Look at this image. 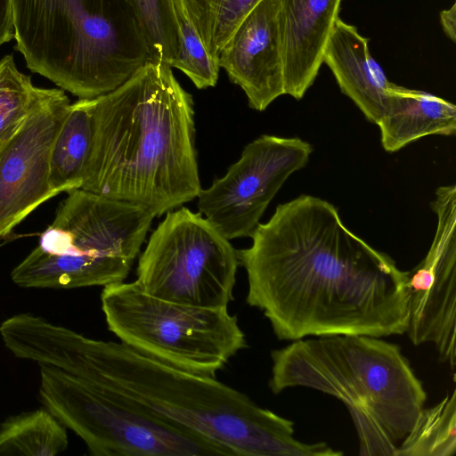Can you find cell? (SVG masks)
<instances>
[{"label": "cell", "mask_w": 456, "mask_h": 456, "mask_svg": "<svg viewBox=\"0 0 456 456\" xmlns=\"http://www.w3.org/2000/svg\"><path fill=\"white\" fill-rule=\"evenodd\" d=\"M250 237L237 251L246 301L279 339L406 332L408 272L347 228L329 201L300 195L280 204Z\"/></svg>", "instance_id": "1"}, {"label": "cell", "mask_w": 456, "mask_h": 456, "mask_svg": "<svg viewBox=\"0 0 456 456\" xmlns=\"http://www.w3.org/2000/svg\"><path fill=\"white\" fill-rule=\"evenodd\" d=\"M15 357L81 379L167 423L196 433L228 455L322 456L324 442L295 437L294 423L246 394L137 351L91 338L32 314L12 337Z\"/></svg>", "instance_id": "2"}, {"label": "cell", "mask_w": 456, "mask_h": 456, "mask_svg": "<svg viewBox=\"0 0 456 456\" xmlns=\"http://www.w3.org/2000/svg\"><path fill=\"white\" fill-rule=\"evenodd\" d=\"M94 103L80 189L142 206L155 217L198 197L193 100L169 65L147 61Z\"/></svg>", "instance_id": "3"}, {"label": "cell", "mask_w": 456, "mask_h": 456, "mask_svg": "<svg viewBox=\"0 0 456 456\" xmlns=\"http://www.w3.org/2000/svg\"><path fill=\"white\" fill-rule=\"evenodd\" d=\"M269 387H302L340 400L354 423L361 455L395 456L427 399L401 348L380 338L331 335L271 352Z\"/></svg>", "instance_id": "4"}, {"label": "cell", "mask_w": 456, "mask_h": 456, "mask_svg": "<svg viewBox=\"0 0 456 456\" xmlns=\"http://www.w3.org/2000/svg\"><path fill=\"white\" fill-rule=\"evenodd\" d=\"M27 67L79 99L107 94L152 61L126 0H12Z\"/></svg>", "instance_id": "5"}, {"label": "cell", "mask_w": 456, "mask_h": 456, "mask_svg": "<svg viewBox=\"0 0 456 456\" xmlns=\"http://www.w3.org/2000/svg\"><path fill=\"white\" fill-rule=\"evenodd\" d=\"M11 279L21 288L75 289L124 281L155 216L148 208L75 190Z\"/></svg>", "instance_id": "6"}, {"label": "cell", "mask_w": 456, "mask_h": 456, "mask_svg": "<svg viewBox=\"0 0 456 456\" xmlns=\"http://www.w3.org/2000/svg\"><path fill=\"white\" fill-rule=\"evenodd\" d=\"M107 327L120 342L178 368L216 377L247 347L227 306L200 307L155 297L137 282L113 283L101 293Z\"/></svg>", "instance_id": "7"}, {"label": "cell", "mask_w": 456, "mask_h": 456, "mask_svg": "<svg viewBox=\"0 0 456 456\" xmlns=\"http://www.w3.org/2000/svg\"><path fill=\"white\" fill-rule=\"evenodd\" d=\"M40 367L45 408L94 456H217L226 452L190 430L151 416L106 391L48 365Z\"/></svg>", "instance_id": "8"}, {"label": "cell", "mask_w": 456, "mask_h": 456, "mask_svg": "<svg viewBox=\"0 0 456 456\" xmlns=\"http://www.w3.org/2000/svg\"><path fill=\"white\" fill-rule=\"evenodd\" d=\"M237 251L200 212H167L141 254L135 281L151 296L200 307L233 300Z\"/></svg>", "instance_id": "9"}, {"label": "cell", "mask_w": 456, "mask_h": 456, "mask_svg": "<svg viewBox=\"0 0 456 456\" xmlns=\"http://www.w3.org/2000/svg\"><path fill=\"white\" fill-rule=\"evenodd\" d=\"M312 152V145L297 137L259 136L223 177L200 190V213L229 240L250 237L281 187Z\"/></svg>", "instance_id": "10"}, {"label": "cell", "mask_w": 456, "mask_h": 456, "mask_svg": "<svg viewBox=\"0 0 456 456\" xmlns=\"http://www.w3.org/2000/svg\"><path fill=\"white\" fill-rule=\"evenodd\" d=\"M437 219L424 259L408 272L406 334L415 346L432 344L440 359L456 365V186H440L431 203Z\"/></svg>", "instance_id": "11"}, {"label": "cell", "mask_w": 456, "mask_h": 456, "mask_svg": "<svg viewBox=\"0 0 456 456\" xmlns=\"http://www.w3.org/2000/svg\"><path fill=\"white\" fill-rule=\"evenodd\" d=\"M69 106L62 89L41 88L20 129L0 149V238L57 196L50 184V157Z\"/></svg>", "instance_id": "12"}, {"label": "cell", "mask_w": 456, "mask_h": 456, "mask_svg": "<svg viewBox=\"0 0 456 456\" xmlns=\"http://www.w3.org/2000/svg\"><path fill=\"white\" fill-rule=\"evenodd\" d=\"M279 1L261 0L221 50L218 61L247 96L248 106L265 110L285 94Z\"/></svg>", "instance_id": "13"}, {"label": "cell", "mask_w": 456, "mask_h": 456, "mask_svg": "<svg viewBox=\"0 0 456 456\" xmlns=\"http://www.w3.org/2000/svg\"><path fill=\"white\" fill-rule=\"evenodd\" d=\"M285 94L303 98L323 63L342 0H278Z\"/></svg>", "instance_id": "14"}, {"label": "cell", "mask_w": 456, "mask_h": 456, "mask_svg": "<svg viewBox=\"0 0 456 456\" xmlns=\"http://www.w3.org/2000/svg\"><path fill=\"white\" fill-rule=\"evenodd\" d=\"M341 92L365 118L377 125L387 103L392 85L372 57L369 39L357 28L338 18L323 54Z\"/></svg>", "instance_id": "15"}, {"label": "cell", "mask_w": 456, "mask_h": 456, "mask_svg": "<svg viewBox=\"0 0 456 456\" xmlns=\"http://www.w3.org/2000/svg\"><path fill=\"white\" fill-rule=\"evenodd\" d=\"M377 125L385 151L395 152L424 136L456 132V107L430 93L392 83Z\"/></svg>", "instance_id": "16"}, {"label": "cell", "mask_w": 456, "mask_h": 456, "mask_svg": "<svg viewBox=\"0 0 456 456\" xmlns=\"http://www.w3.org/2000/svg\"><path fill=\"white\" fill-rule=\"evenodd\" d=\"M94 98L70 103L53 144L50 184L58 195L80 189L94 131Z\"/></svg>", "instance_id": "17"}, {"label": "cell", "mask_w": 456, "mask_h": 456, "mask_svg": "<svg viewBox=\"0 0 456 456\" xmlns=\"http://www.w3.org/2000/svg\"><path fill=\"white\" fill-rule=\"evenodd\" d=\"M68 444L66 427L46 408L12 415L0 424V456H54Z\"/></svg>", "instance_id": "18"}, {"label": "cell", "mask_w": 456, "mask_h": 456, "mask_svg": "<svg viewBox=\"0 0 456 456\" xmlns=\"http://www.w3.org/2000/svg\"><path fill=\"white\" fill-rule=\"evenodd\" d=\"M456 392L423 408L395 456H453L456 452Z\"/></svg>", "instance_id": "19"}, {"label": "cell", "mask_w": 456, "mask_h": 456, "mask_svg": "<svg viewBox=\"0 0 456 456\" xmlns=\"http://www.w3.org/2000/svg\"><path fill=\"white\" fill-rule=\"evenodd\" d=\"M211 55L219 53L236 28L261 0H183Z\"/></svg>", "instance_id": "20"}, {"label": "cell", "mask_w": 456, "mask_h": 456, "mask_svg": "<svg viewBox=\"0 0 456 456\" xmlns=\"http://www.w3.org/2000/svg\"><path fill=\"white\" fill-rule=\"evenodd\" d=\"M146 40L152 61L171 67L180 48L174 0H126Z\"/></svg>", "instance_id": "21"}, {"label": "cell", "mask_w": 456, "mask_h": 456, "mask_svg": "<svg viewBox=\"0 0 456 456\" xmlns=\"http://www.w3.org/2000/svg\"><path fill=\"white\" fill-rule=\"evenodd\" d=\"M40 91L18 70L12 55L0 60V149L20 129Z\"/></svg>", "instance_id": "22"}, {"label": "cell", "mask_w": 456, "mask_h": 456, "mask_svg": "<svg viewBox=\"0 0 456 456\" xmlns=\"http://www.w3.org/2000/svg\"><path fill=\"white\" fill-rule=\"evenodd\" d=\"M174 4L180 33V48L171 68L183 72L198 89L215 86L220 69L218 59L206 48L183 1L174 0Z\"/></svg>", "instance_id": "23"}, {"label": "cell", "mask_w": 456, "mask_h": 456, "mask_svg": "<svg viewBox=\"0 0 456 456\" xmlns=\"http://www.w3.org/2000/svg\"><path fill=\"white\" fill-rule=\"evenodd\" d=\"M14 37V12L12 0H0V45Z\"/></svg>", "instance_id": "24"}, {"label": "cell", "mask_w": 456, "mask_h": 456, "mask_svg": "<svg viewBox=\"0 0 456 456\" xmlns=\"http://www.w3.org/2000/svg\"><path fill=\"white\" fill-rule=\"evenodd\" d=\"M439 18L444 34L454 43L456 40V4H453L449 9L442 11Z\"/></svg>", "instance_id": "25"}]
</instances>
